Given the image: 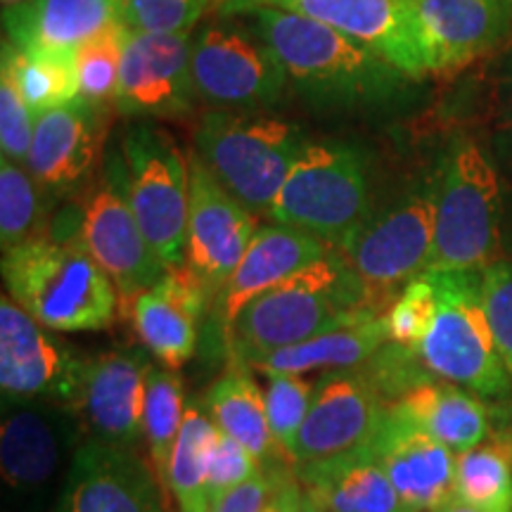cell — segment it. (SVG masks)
Segmentation results:
<instances>
[{"label":"cell","mask_w":512,"mask_h":512,"mask_svg":"<svg viewBox=\"0 0 512 512\" xmlns=\"http://www.w3.org/2000/svg\"><path fill=\"white\" fill-rule=\"evenodd\" d=\"M152 363L138 349H119L83 358L79 396L74 413L79 415L86 439L119 448H136L143 437L147 370Z\"/></svg>","instance_id":"17"},{"label":"cell","mask_w":512,"mask_h":512,"mask_svg":"<svg viewBox=\"0 0 512 512\" xmlns=\"http://www.w3.org/2000/svg\"><path fill=\"white\" fill-rule=\"evenodd\" d=\"M283 62L287 79L313 107L373 112L406 91L411 76L342 31L275 8L242 12Z\"/></svg>","instance_id":"1"},{"label":"cell","mask_w":512,"mask_h":512,"mask_svg":"<svg viewBox=\"0 0 512 512\" xmlns=\"http://www.w3.org/2000/svg\"><path fill=\"white\" fill-rule=\"evenodd\" d=\"M273 494V470L261 467L259 472L247 482H242L226 494L216 496L209 503L207 512H261L268 498Z\"/></svg>","instance_id":"42"},{"label":"cell","mask_w":512,"mask_h":512,"mask_svg":"<svg viewBox=\"0 0 512 512\" xmlns=\"http://www.w3.org/2000/svg\"><path fill=\"white\" fill-rule=\"evenodd\" d=\"M200 98L192 76V34L128 29L114 105L126 117L181 119Z\"/></svg>","instance_id":"14"},{"label":"cell","mask_w":512,"mask_h":512,"mask_svg":"<svg viewBox=\"0 0 512 512\" xmlns=\"http://www.w3.org/2000/svg\"><path fill=\"white\" fill-rule=\"evenodd\" d=\"M361 309H375L370 292L344 256L330 249L252 299L223 332V342L230 358L252 366L256 358L302 344Z\"/></svg>","instance_id":"2"},{"label":"cell","mask_w":512,"mask_h":512,"mask_svg":"<svg viewBox=\"0 0 512 512\" xmlns=\"http://www.w3.org/2000/svg\"><path fill=\"white\" fill-rule=\"evenodd\" d=\"M299 512H330V510L325 508V505L320 503L316 496L309 494V491L304 489V498H302V510H299Z\"/></svg>","instance_id":"45"},{"label":"cell","mask_w":512,"mask_h":512,"mask_svg":"<svg viewBox=\"0 0 512 512\" xmlns=\"http://www.w3.org/2000/svg\"><path fill=\"white\" fill-rule=\"evenodd\" d=\"M3 69L15 79L34 114L57 110L81 98L76 50H22L3 41Z\"/></svg>","instance_id":"30"},{"label":"cell","mask_w":512,"mask_h":512,"mask_svg":"<svg viewBox=\"0 0 512 512\" xmlns=\"http://www.w3.org/2000/svg\"><path fill=\"white\" fill-rule=\"evenodd\" d=\"M384 413L387 403L361 368L330 370L313 387L309 415L292 448V465L320 463L368 446Z\"/></svg>","instance_id":"16"},{"label":"cell","mask_w":512,"mask_h":512,"mask_svg":"<svg viewBox=\"0 0 512 512\" xmlns=\"http://www.w3.org/2000/svg\"><path fill=\"white\" fill-rule=\"evenodd\" d=\"M102 107L86 100L36 114L27 169L43 192L67 195L93 174L100 155Z\"/></svg>","instance_id":"23"},{"label":"cell","mask_w":512,"mask_h":512,"mask_svg":"<svg viewBox=\"0 0 512 512\" xmlns=\"http://www.w3.org/2000/svg\"><path fill=\"white\" fill-rule=\"evenodd\" d=\"M83 425L69 406L50 401H3L0 420V475L5 512H41L60 501L64 479Z\"/></svg>","instance_id":"8"},{"label":"cell","mask_w":512,"mask_h":512,"mask_svg":"<svg viewBox=\"0 0 512 512\" xmlns=\"http://www.w3.org/2000/svg\"><path fill=\"white\" fill-rule=\"evenodd\" d=\"M43 223V188L24 164L0 159V247L3 252L38 238Z\"/></svg>","instance_id":"34"},{"label":"cell","mask_w":512,"mask_h":512,"mask_svg":"<svg viewBox=\"0 0 512 512\" xmlns=\"http://www.w3.org/2000/svg\"><path fill=\"white\" fill-rule=\"evenodd\" d=\"M439 311L422 339V366L437 380L458 384L482 396L510 394L512 377L496 347L482 297V273L430 271Z\"/></svg>","instance_id":"7"},{"label":"cell","mask_w":512,"mask_h":512,"mask_svg":"<svg viewBox=\"0 0 512 512\" xmlns=\"http://www.w3.org/2000/svg\"><path fill=\"white\" fill-rule=\"evenodd\" d=\"M81 242L105 268L117 285L119 297L128 304L166 273V266L147 242L126 200V192L107 181L98 185L83 204Z\"/></svg>","instance_id":"19"},{"label":"cell","mask_w":512,"mask_h":512,"mask_svg":"<svg viewBox=\"0 0 512 512\" xmlns=\"http://www.w3.org/2000/svg\"><path fill=\"white\" fill-rule=\"evenodd\" d=\"M294 470L304 489L330 512H413L368 446Z\"/></svg>","instance_id":"28"},{"label":"cell","mask_w":512,"mask_h":512,"mask_svg":"<svg viewBox=\"0 0 512 512\" xmlns=\"http://www.w3.org/2000/svg\"><path fill=\"white\" fill-rule=\"evenodd\" d=\"M437 219L427 271L482 273L501 259V178L477 140L451 143L434 174Z\"/></svg>","instance_id":"4"},{"label":"cell","mask_w":512,"mask_h":512,"mask_svg":"<svg viewBox=\"0 0 512 512\" xmlns=\"http://www.w3.org/2000/svg\"><path fill=\"white\" fill-rule=\"evenodd\" d=\"M192 36V76L200 100L219 110H261L283 98L290 79L266 38L233 15Z\"/></svg>","instance_id":"11"},{"label":"cell","mask_w":512,"mask_h":512,"mask_svg":"<svg viewBox=\"0 0 512 512\" xmlns=\"http://www.w3.org/2000/svg\"><path fill=\"white\" fill-rule=\"evenodd\" d=\"M330 245L306 230L268 223L259 226L245 256L214 299V318L221 332L230 328L252 299L290 278L304 266L330 254Z\"/></svg>","instance_id":"24"},{"label":"cell","mask_w":512,"mask_h":512,"mask_svg":"<svg viewBox=\"0 0 512 512\" xmlns=\"http://www.w3.org/2000/svg\"><path fill=\"white\" fill-rule=\"evenodd\" d=\"M83 358L46 325L3 294L0 299V389L3 401H50L74 411Z\"/></svg>","instance_id":"13"},{"label":"cell","mask_w":512,"mask_h":512,"mask_svg":"<svg viewBox=\"0 0 512 512\" xmlns=\"http://www.w3.org/2000/svg\"><path fill=\"white\" fill-rule=\"evenodd\" d=\"M437 195L434 176L408 192L392 207L368 214L337 252L354 268L373 299L375 309L387 313L389 299L427 271L434 245Z\"/></svg>","instance_id":"9"},{"label":"cell","mask_w":512,"mask_h":512,"mask_svg":"<svg viewBox=\"0 0 512 512\" xmlns=\"http://www.w3.org/2000/svg\"><path fill=\"white\" fill-rule=\"evenodd\" d=\"M439 512H484V510H479V508H475V505L460 501V498L456 496V498H451V501H448Z\"/></svg>","instance_id":"44"},{"label":"cell","mask_w":512,"mask_h":512,"mask_svg":"<svg viewBox=\"0 0 512 512\" xmlns=\"http://www.w3.org/2000/svg\"><path fill=\"white\" fill-rule=\"evenodd\" d=\"M266 375V411L273 439L292 463V448L297 444L306 415H309L313 387L304 375L264 373Z\"/></svg>","instance_id":"36"},{"label":"cell","mask_w":512,"mask_h":512,"mask_svg":"<svg viewBox=\"0 0 512 512\" xmlns=\"http://www.w3.org/2000/svg\"><path fill=\"white\" fill-rule=\"evenodd\" d=\"M128 27L124 22H114L91 41H86L76 50L79 57V79L81 100L91 105H105L114 100L119 86L121 57H124Z\"/></svg>","instance_id":"35"},{"label":"cell","mask_w":512,"mask_h":512,"mask_svg":"<svg viewBox=\"0 0 512 512\" xmlns=\"http://www.w3.org/2000/svg\"><path fill=\"white\" fill-rule=\"evenodd\" d=\"M389 342L387 313L361 309L302 344L256 358L261 373L306 375L311 370H354L370 361Z\"/></svg>","instance_id":"27"},{"label":"cell","mask_w":512,"mask_h":512,"mask_svg":"<svg viewBox=\"0 0 512 512\" xmlns=\"http://www.w3.org/2000/svg\"><path fill=\"white\" fill-rule=\"evenodd\" d=\"M368 159L339 140H311L292 164L268 219L337 249L368 219Z\"/></svg>","instance_id":"6"},{"label":"cell","mask_w":512,"mask_h":512,"mask_svg":"<svg viewBox=\"0 0 512 512\" xmlns=\"http://www.w3.org/2000/svg\"><path fill=\"white\" fill-rule=\"evenodd\" d=\"M456 496L484 512H512V432L458 453Z\"/></svg>","instance_id":"31"},{"label":"cell","mask_w":512,"mask_h":512,"mask_svg":"<svg viewBox=\"0 0 512 512\" xmlns=\"http://www.w3.org/2000/svg\"><path fill=\"white\" fill-rule=\"evenodd\" d=\"M256 8L316 19L375 50L411 79L430 74L413 0H221L219 15H242Z\"/></svg>","instance_id":"12"},{"label":"cell","mask_w":512,"mask_h":512,"mask_svg":"<svg viewBox=\"0 0 512 512\" xmlns=\"http://www.w3.org/2000/svg\"><path fill=\"white\" fill-rule=\"evenodd\" d=\"M439 311L437 287H434L432 273L425 271L413 278L399 297L394 299L387 311L389 342L399 344L403 349L418 351L422 339L432 330L434 318Z\"/></svg>","instance_id":"37"},{"label":"cell","mask_w":512,"mask_h":512,"mask_svg":"<svg viewBox=\"0 0 512 512\" xmlns=\"http://www.w3.org/2000/svg\"><path fill=\"white\" fill-rule=\"evenodd\" d=\"M216 432L219 427L214 425V420L207 418L195 403L188 406L166 475V491H171L181 512L209 510L207 467Z\"/></svg>","instance_id":"32"},{"label":"cell","mask_w":512,"mask_h":512,"mask_svg":"<svg viewBox=\"0 0 512 512\" xmlns=\"http://www.w3.org/2000/svg\"><path fill=\"white\" fill-rule=\"evenodd\" d=\"M482 297L496 347L512 377V259H498L484 268Z\"/></svg>","instance_id":"40"},{"label":"cell","mask_w":512,"mask_h":512,"mask_svg":"<svg viewBox=\"0 0 512 512\" xmlns=\"http://www.w3.org/2000/svg\"><path fill=\"white\" fill-rule=\"evenodd\" d=\"M119 19L117 0H24L3 10V29L22 50H79Z\"/></svg>","instance_id":"25"},{"label":"cell","mask_w":512,"mask_h":512,"mask_svg":"<svg viewBox=\"0 0 512 512\" xmlns=\"http://www.w3.org/2000/svg\"><path fill=\"white\" fill-rule=\"evenodd\" d=\"M214 309V292L188 266L166 268L155 285L131 302L133 328L164 368H181L197 351V325Z\"/></svg>","instance_id":"20"},{"label":"cell","mask_w":512,"mask_h":512,"mask_svg":"<svg viewBox=\"0 0 512 512\" xmlns=\"http://www.w3.org/2000/svg\"><path fill=\"white\" fill-rule=\"evenodd\" d=\"M124 192L162 264H185L190 162L176 140L155 124H136L126 131Z\"/></svg>","instance_id":"10"},{"label":"cell","mask_w":512,"mask_h":512,"mask_svg":"<svg viewBox=\"0 0 512 512\" xmlns=\"http://www.w3.org/2000/svg\"><path fill=\"white\" fill-rule=\"evenodd\" d=\"M121 22L147 34H192L219 0H119Z\"/></svg>","instance_id":"38"},{"label":"cell","mask_w":512,"mask_h":512,"mask_svg":"<svg viewBox=\"0 0 512 512\" xmlns=\"http://www.w3.org/2000/svg\"><path fill=\"white\" fill-rule=\"evenodd\" d=\"M204 406L214 425L245 446L264 467L290 463L268 425L266 394L259 389L245 361L230 358L228 368L204 396Z\"/></svg>","instance_id":"29"},{"label":"cell","mask_w":512,"mask_h":512,"mask_svg":"<svg viewBox=\"0 0 512 512\" xmlns=\"http://www.w3.org/2000/svg\"><path fill=\"white\" fill-rule=\"evenodd\" d=\"M389 411L456 453L482 444L494 434V411L479 394L437 377L406 389L389 403Z\"/></svg>","instance_id":"26"},{"label":"cell","mask_w":512,"mask_h":512,"mask_svg":"<svg viewBox=\"0 0 512 512\" xmlns=\"http://www.w3.org/2000/svg\"><path fill=\"white\" fill-rule=\"evenodd\" d=\"M368 451L413 512H439L456 498V451L389 411Z\"/></svg>","instance_id":"21"},{"label":"cell","mask_w":512,"mask_h":512,"mask_svg":"<svg viewBox=\"0 0 512 512\" xmlns=\"http://www.w3.org/2000/svg\"><path fill=\"white\" fill-rule=\"evenodd\" d=\"M306 143L309 136L294 121L219 110L202 117L195 152L230 195L268 216Z\"/></svg>","instance_id":"5"},{"label":"cell","mask_w":512,"mask_h":512,"mask_svg":"<svg viewBox=\"0 0 512 512\" xmlns=\"http://www.w3.org/2000/svg\"><path fill=\"white\" fill-rule=\"evenodd\" d=\"M259 460L247 451L245 446L238 444L233 437L216 432L214 441H211L209 451V467H207V494L209 503L216 496L226 494L228 489L238 486L247 479H252L256 472L261 470Z\"/></svg>","instance_id":"41"},{"label":"cell","mask_w":512,"mask_h":512,"mask_svg":"<svg viewBox=\"0 0 512 512\" xmlns=\"http://www.w3.org/2000/svg\"><path fill=\"white\" fill-rule=\"evenodd\" d=\"M36 114L29 110L10 72L0 69V150L3 157L27 166Z\"/></svg>","instance_id":"39"},{"label":"cell","mask_w":512,"mask_h":512,"mask_svg":"<svg viewBox=\"0 0 512 512\" xmlns=\"http://www.w3.org/2000/svg\"><path fill=\"white\" fill-rule=\"evenodd\" d=\"M19 3H24V0H3L5 8H8V5H19Z\"/></svg>","instance_id":"46"},{"label":"cell","mask_w":512,"mask_h":512,"mask_svg":"<svg viewBox=\"0 0 512 512\" xmlns=\"http://www.w3.org/2000/svg\"><path fill=\"white\" fill-rule=\"evenodd\" d=\"M0 268L10 297L48 330L95 332L117 318V285L83 242L38 235L3 252Z\"/></svg>","instance_id":"3"},{"label":"cell","mask_w":512,"mask_h":512,"mask_svg":"<svg viewBox=\"0 0 512 512\" xmlns=\"http://www.w3.org/2000/svg\"><path fill=\"white\" fill-rule=\"evenodd\" d=\"M55 512H164L162 484L131 448L83 439Z\"/></svg>","instance_id":"18"},{"label":"cell","mask_w":512,"mask_h":512,"mask_svg":"<svg viewBox=\"0 0 512 512\" xmlns=\"http://www.w3.org/2000/svg\"><path fill=\"white\" fill-rule=\"evenodd\" d=\"M219 3H221V0H219Z\"/></svg>","instance_id":"48"},{"label":"cell","mask_w":512,"mask_h":512,"mask_svg":"<svg viewBox=\"0 0 512 512\" xmlns=\"http://www.w3.org/2000/svg\"><path fill=\"white\" fill-rule=\"evenodd\" d=\"M190 209L185 266L219 294L256 235V214L223 188L207 164L190 155Z\"/></svg>","instance_id":"15"},{"label":"cell","mask_w":512,"mask_h":512,"mask_svg":"<svg viewBox=\"0 0 512 512\" xmlns=\"http://www.w3.org/2000/svg\"><path fill=\"white\" fill-rule=\"evenodd\" d=\"M501 93L505 102V119H508V128L512 133V50L505 57L503 72H501Z\"/></svg>","instance_id":"43"},{"label":"cell","mask_w":512,"mask_h":512,"mask_svg":"<svg viewBox=\"0 0 512 512\" xmlns=\"http://www.w3.org/2000/svg\"><path fill=\"white\" fill-rule=\"evenodd\" d=\"M185 413L183 382L171 368H159L152 363L147 370V396H145V418L143 439L147 446V463L166 489L169 475V460L174 453L178 432H181Z\"/></svg>","instance_id":"33"},{"label":"cell","mask_w":512,"mask_h":512,"mask_svg":"<svg viewBox=\"0 0 512 512\" xmlns=\"http://www.w3.org/2000/svg\"><path fill=\"white\" fill-rule=\"evenodd\" d=\"M430 74L456 72L512 36V0H413Z\"/></svg>","instance_id":"22"},{"label":"cell","mask_w":512,"mask_h":512,"mask_svg":"<svg viewBox=\"0 0 512 512\" xmlns=\"http://www.w3.org/2000/svg\"><path fill=\"white\" fill-rule=\"evenodd\" d=\"M117 3H119V0H117Z\"/></svg>","instance_id":"47"}]
</instances>
